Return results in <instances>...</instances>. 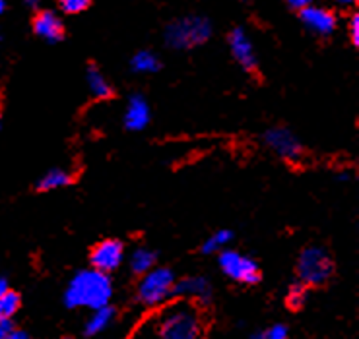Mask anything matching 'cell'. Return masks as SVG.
Returning a JSON list of instances; mask_svg holds the SVG:
<instances>
[{
	"label": "cell",
	"instance_id": "obj_1",
	"mask_svg": "<svg viewBox=\"0 0 359 339\" xmlns=\"http://www.w3.org/2000/svg\"><path fill=\"white\" fill-rule=\"evenodd\" d=\"M113 297V283L107 273L100 270H84L76 273L68 283L65 293V305L68 308H90L95 310L100 306L109 305Z\"/></svg>",
	"mask_w": 359,
	"mask_h": 339
},
{
	"label": "cell",
	"instance_id": "obj_2",
	"mask_svg": "<svg viewBox=\"0 0 359 339\" xmlns=\"http://www.w3.org/2000/svg\"><path fill=\"white\" fill-rule=\"evenodd\" d=\"M158 331L161 339H201V314L194 306L184 303L171 306L159 318Z\"/></svg>",
	"mask_w": 359,
	"mask_h": 339
},
{
	"label": "cell",
	"instance_id": "obj_3",
	"mask_svg": "<svg viewBox=\"0 0 359 339\" xmlns=\"http://www.w3.org/2000/svg\"><path fill=\"white\" fill-rule=\"evenodd\" d=\"M212 35V24L202 16H187L165 27V43L171 49H192L206 43Z\"/></svg>",
	"mask_w": 359,
	"mask_h": 339
},
{
	"label": "cell",
	"instance_id": "obj_4",
	"mask_svg": "<svg viewBox=\"0 0 359 339\" xmlns=\"http://www.w3.org/2000/svg\"><path fill=\"white\" fill-rule=\"evenodd\" d=\"M175 273L168 268H151L138 283V300L146 306H158L173 295Z\"/></svg>",
	"mask_w": 359,
	"mask_h": 339
},
{
	"label": "cell",
	"instance_id": "obj_5",
	"mask_svg": "<svg viewBox=\"0 0 359 339\" xmlns=\"http://www.w3.org/2000/svg\"><path fill=\"white\" fill-rule=\"evenodd\" d=\"M297 273L307 285H323L332 275V260L320 247H309L301 252Z\"/></svg>",
	"mask_w": 359,
	"mask_h": 339
},
{
	"label": "cell",
	"instance_id": "obj_6",
	"mask_svg": "<svg viewBox=\"0 0 359 339\" xmlns=\"http://www.w3.org/2000/svg\"><path fill=\"white\" fill-rule=\"evenodd\" d=\"M219 268L229 279L245 285H252L260 279V270L252 258L245 256L235 250H222L219 252Z\"/></svg>",
	"mask_w": 359,
	"mask_h": 339
},
{
	"label": "cell",
	"instance_id": "obj_7",
	"mask_svg": "<svg viewBox=\"0 0 359 339\" xmlns=\"http://www.w3.org/2000/svg\"><path fill=\"white\" fill-rule=\"evenodd\" d=\"M264 141H266V146L272 149L274 153H278L280 158L290 159V161L299 158L301 151H303L299 140H297V136H295L292 130L284 128V126H274V128L266 130V134H264Z\"/></svg>",
	"mask_w": 359,
	"mask_h": 339
},
{
	"label": "cell",
	"instance_id": "obj_8",
	"mask_svg": "<svg viewBox=\"0 0 359 339\" xmlns=\"http://www.w3.org/2000/svg\"><path fill=\"white\" fill-rule=\"evenodd\" d=\"M123 258H125V247L123 242L115 239L103 240L92 250L93 270H100L103 273L117 270L118 265L123 264Z\"/></svg>",
	"mask_w": 359,
	"mask_h": 339
},
{
	"label": "cell",
	"instance_id": "obj_9",
	"mask_svg": "<svg viewBox=\"0 0 359 339\" xmlns=\"http://www.w3.org/2000/svg\"><path fill=\"white\" fill-rule=\"evenodd\" d=\"M227 43H229L231 57L235 58V62L239 67H243L245 70H255L257 68V53H255V47H252L251 37L247 35L245 29L235 27L227 37Z\"/></svg>",
	"mask_w": 359,
	"mask_h": 339
},
{
	"label": "cell",
	"instance_id": "obj_10",
	"mask_svg": "<svg viewBox=\"0 0 359 339\" xmlns=\"http://www.w3.org/2000/svg\"><path fill=\"white\" fill-rule=\"evenodd\" d=\"M301 22L305 24L309 32L323 35V37L330 35L336 29L334 12L323 8V6H315V4L301 10Z\"/></svg>",
	"mask_w": 359,
	"mask_h": 339
},
{
	"label": "cell",
	"instance_id": "obj_11",
	"mask_svg": "<svg viewBox=\"0 0 359 339\" xmlns=\"http://www.w3.org/2000/svg\"><path fill=\"white\" fill-rule=\"evenodd\" d=\"M150 105L144 99L142 95H133L128 103H126L125 115H123V123L128 130H144L148 123H150Z\"/></svg>",
	"mask_w": 359,
	"mask_h": 339
},
{
	"label": "cell",
	"instance_id": "obj_12",
	"mask_svg": "<svg viewBox=\"0 0 359 339\" xmlns=\"http://www.w3.org/2000/svg\"><path fill=\"white\" fill-rule=\"evenodd\" d=\"M34 32L37 37H41L47 43H57L62 39L65 35V25L60 22V18L50 12V10H43L39 12L34 20Z\"/></svg>",
	"mask_w": 359,
	"mask_h": 339
},
{
	"label": "cell",
	"instance_id": "obj_13",
	"mask_svg": "<svg viewBox=\"0 0 359 339\" xmlns=\"http://www.w3.org/2000/svg\"><path fill=\"white\" fill-rule=\"evenodd\" d=\"M173 295H179V297L187 298H196V300H202V303H208L210 297H212V285H210V282L206 277L194 275V277H187V279L175 282Z\"/></svg>",
	"mask_w": 359,
	"mask_h": 339
},
{
	"label": "cell",
	"instance_id": "obj_14",
	"mask_svg": "<svg viewBox=\"0 0 359 339\" xmlns=\"http://www.w3.org/2000/svg\"><path fill=\"white\" fill-rule=\"evenodd\" d=\"M113 318H115V308H111L109 305L92 310V316L86 322V335H97L103 330H107L109 324L113 322Z\"/></svg>",
	"mask_w": 359,
	"mask_h": 339
},
{
	"label": "cell",
	"instance_id": "obj_15",
	"mask_svg": "<svg viewBox=\"0 0 359 339\" xmlns=\"http://www.w3.org/2000/svg\"><path fill=\"white\" fill-rule=\"evenodd\" d=\"M70 182H72V174L68 171H65V169H50L37 181V188L43 192L57 191V188L68 186Z\"/></svg>",
	"mask_w": 359,
	"mask_h": 339
},
{
	"label": "cell",
	"instance_id": "obj_16",
	"mask_svg": "<svg viewBox=\"0 0 359 339\" xmlns=\"http://www.w3.org/2000/svg\"><path fill=\"white\" fill-rule=\"evenodd\" d=\"M86 82H88V90H90V93H92L93 97H97V99H105V97H109V95L113 93L111 83L107 82V78L101 74L95 67L88 68Z\"/></svg>",
	"mask_w": 359,
	"mask_h": 339
},
{
	"label": "cell",
	"instance_id": "obj_17",
	"mask_svg": "<svg viewBox=\"0 0 359 339\" xmlns=\"http://www.w3.org/2000/svg\"><path fill=\"white\" fill-rule=\"evenodd\" d=\"M130 68L136 74H154L159 70V58L151 50H138L130 58Z\"/></svg>",
	"mask_w": 359,
	"mask_h": 339
},
{
	"label": "cell",
	"instance_id": "obj_18",
	"mask_svg": "<svg viewBox=\"0 0 359 339\" xmlns=\"http://www.w3.org/2000/svg\"><path fill=\"white\" fill-rule=\"evenodd\" d=\"M130 270L136 275H144L146 272H150L151 268L156 265V252H151L150 249H136L130 254Z\"/></svg>",
	"mask_w": 359,
	"mask_h": 339
},
{
	"label": "cell",
	"instance_id": "obj_19",
	"mask_svg": "<svg viewBox=\"0 0 359 339\" xmlns=\"http://www.w3.org/2000/svg\"><path fill=\"white\" fill-rule=\"evenodd\" d=\"M233 239V233L227 231V229H219L214 235H210L206 242L202 244V252L204 254H216V252H222V250L226 249L227 244L231 242Z\"/></svg>",
	"mask_w": 359,
	"mask_h": 339
},
{
	"label": "cell",
	"instance_id": "obj_20",
	"mask_svg": "<svg viewBox=\"0 0 359 339\" xmlns=\"http://www.w3.org/2000/svg\"><path fill=\"white\" fill-rule=\"evenodd\" d=\"M20 308V295L14 291L6 289L4 293H0V316L2 318H12L16 314Z\"/></svg>",
	"mask_w": 359,
	"mask_h": 339
},
{
	"label": "cell",
	"instance_id": "obj_21",
	"mask_svg": "<svg viewBox=\"0 0 359 339\" xmlns=\"http://www.w3.org/2000/svg\"><path fill=\"white\" fill-rule=\"evenodd\" d=\"M90 2L92 0H59V6L65 14H80L88 10Z\"/></svg>",
	"mask_w": 359,
	"mask_h": 339
},
{
	"label": "cell",
	"instance_id": "obj_22",
	"mask_svg": "<svg viewBox=\"0 0 359 339\" xmlns=\"http://www.w3.org/2000/svg\"><path fill=\"white\" fill-rule=\"evenodd\" d=\"M252 339H287V328L284 324H276L272 328H268L266 331L255 333Z\"/></svg>",
	"mask_w": 359,
	"mask_h": 339
},
{
	"label": "cell",
	"instance_id": "obj_23",
	"mask_svg": "<svg viewBox=\"0 0 359 339\" xmlns=\"http://www.w3.org/2000/svg\"><path fill=\"white\" fill-rule=\"evenodd\" d=\"M303 300H305V289L301 285H293L290 289V295H287V305L292 308H299L303 305Z\"/></svg>",
	"mask_w": 359,
	"mask_h": 339
},
{
	"label": "cell",
	"instance_id": "obj_24",
	"mask_svg": "<svg viewBox=\"0 0 359 339\" xmlns=\"http://www.w3.org/2000/svg\"><path fill=\"white\" fill-rule=\"evenodd\" d=\"M348 32H350V39L353 45H359V14H353L348 24Z\"/></svg>",
	"mask_w": 359,
	"mask_h": 339
},
{
	"label": "cell",
	"instance_id": "obj_25",
	"mask_svg": "<svg viewBox=\"0 0 359 339\" xmlns=\"http://www.w3.org/2000/svg\"><path fill=\"white\" fill-rule=\"evenodd\" d=\"M10 331H12V324H10V320L0 316V339H6V335H8Z\"/></svg>",
	"mask_w": 359,
	"mask_h": 339
},
{
	"label": "cell",
	"instance_id": "obj_26",
	"mask_svg": "<svg viewBox=\"0 0 359 339\" xmlns=\"http://www.w3.org/2000/svg\"><path fill=\"white\" fill-rule=\"evenodd\" d=\"M287 4L292 6L293 10H303L307 8V6H311V4H315V0H287Z\"/></svg>",
	"mask_w": 359,
	"mask_h": 339
},
{
	"label": "cell",
	"instance_id": "obj_27",
	"mask_svg": "<svg viewBox=\"0 0 359 339\" xmlns=\"http://www.w3.org/2000/svg\"><path fill=\"white\" fill-rule=\"evenodd\" d=\"M6 339H32V338H29V335H27V333L22 330H12L8 335H6Z\"/></svg>",
	"mask_w": 359,
	"mask_h": 339
},
{
	"label": "cell",
	"instance_id": "obj_28",
	"mask_svg": "<svg viewBox=\"0 0 359 339\" xmlns=\"http://www.w3.org/2000/svg\"><path fill=\"white\" fill-rule=\"evenodd\" d=\"M336 4H340V6H353L358 0H334Z\"/></svg>",
	"mask_w": 359,
	"mask_h": 339
},
{
	"label": "cell",
	"instance_id": "obj_29",
	"mask_svg": "<svg viewBox=\"0 0 359 339\" xmlns=\"http://www.w3.org/2000/svg\"><path fill=\"white\" fill-rule=\"evenodd\" d=\"M8 289V285H6V282L4 279H0V293H4V291Z\"/></svg>",
	"mask_w": 359,
	"mask_h": 339
},
{
	"label": "cell",
	"instance_id": "obj_30",
	"mask_svg": "<svg viewBox=\"0 0 359 339\" xmlns=\"http://www.w3.org/2000/svg\"><path fill=\"white\" fill-rule=\"evenodd\" d=\"M25 4H27V6H37V2H39V0H24Z\"/></svg>",
	"mask_w": 359,
	"mask_h": 339
},
{
	"label": "cell",
	"instance_id": "obj_31",
	"mask_svg": "<svg viewBox=\"0 0 359 339\" xmlns=\"http://www.w3.org/2000/svg\"><path fill=\"white\" fill-rule=\"evenodd\" d=\"M4 8H6V2H4V0H0V14L4 12Z\"/></svg>",
	"mask_w": 359,
	"mask_h": 339
},
{
	"label": "cell",
	"instance_id": "obj_32",
	"mask_svg": "<svg viewBox=\"0 0 359 339\" xmlns=\"http://www.w3.org/2000/svg\"><path fill=\"white\" fill-rule=\"evenodd\" d=\"M243 2H245V0H243Z\"/></svg>",
	"mask_w": 359,
	"mask_h": 339
}]
</instances>
